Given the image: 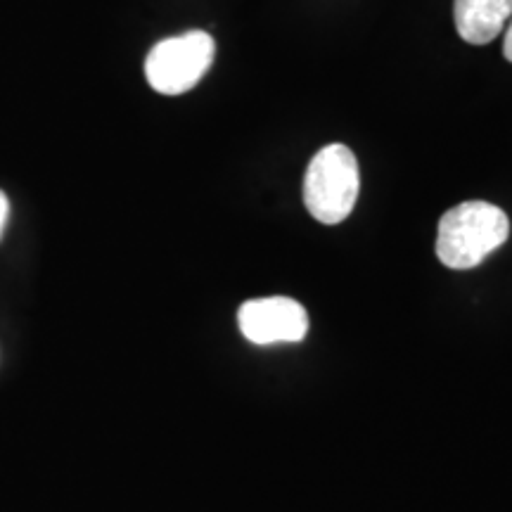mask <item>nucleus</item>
Listing matches in <instances>:
<instances>
[{
    "mask_svg": "<svg viewBox=\"0 0 512 512\" xmlns=\"http://www.w3.org/2000/svg\"><path fill=\"white\" fill-rule=\"evenodd\" d=\"M216 43L207 31H188L159 41L145 60V79L162 95H183L214 64Z\"/></svg>",
    "mask_w": 512,
    "mask_h": 512,
    "instance_id": "7ed1b4c3",
    "label": "nucleus"
},
{
    "mask_svg": "<svg viewBox=\"0 0 512 512\" xmlns=\"http://www.w3.org/2000/svg\"><path fill=\"white\" fill-rule=\"evenodd\" d=\"M8 216H10V200H8V195H5V192L0 190V240H3L5 223H8Z\"/></svg>",
    "mask_w": 512,
    "mask_h": 512,
    "instance_id": "423d86ee",
    "label": "nucleus"
},
{
    "mask_svg": "<svg viewBox=\"0 0 512 512\" xmlns=\"http://www.w3.org/2000/svg\"><path fill=\"white\" fill-rule=\"evenodd\" d=\"M238 323L249 342L268 347V344L302 342L309 332V313L290 297L249 299L240 306Z\"/></svg>",
    "mask_w": 512,
    "mask_h": 512,
    "instance_id": "20e7f679",
    "label": "nucleus"
},
{
    "mask_svg": "<svg viewBox=\"0 0 512 512\" xmlns=\"http://www.w3.org/2000/svg\"><path fill=\"white\" fill-rule=\"evenodd\" d=\"M361 174L354 152L347 145H328L311 159L304 176V204L313 219L337 226L356 207Z\"/></svg>",
    "mask_w": 512,
    "mask_h": 512,
    "instance_id": "f03ea898",
    "label": "nucleus"
},
{
    "mask_svg": "<svg viewBox=\"0 0 512 512\" xmlns=\"http://www.w3.org/2000/svg\"><path fill=\"white\" fill-rule=\"evenodd\" d=\"M510 221L489 202H463L439 219L437 256L451 271L475 268L508 240Z\"/></svg>",
    "mask_w": 512,
    "mask_h": 512,
    "instance_id": "f257e3e1",
    "label": "nucleus"
},
{
    "mask_svg": "<svg viewBox=\"0 0 512 512\" xmlns=\"http://www.w3.org/2000/svg\"><path fill=\"white\" fill-rule=\"evenodd\" d=\"M456 29L463 41L486 46L501 36L512 17V0H456L453 5Z\"/></svg>",
    "mask_w": 512,
    "mask_h": 512,
    "instance_id": "39448f33",
    "label": "nucleus"
},
{
    "mask_svg": "<svg viewBox=\"0 0 512 512\" xmlns=\"http://www.w3.org/2000/svg\"><path fill=\"white\" fill-rule=\"evenodd\" d=\"M503 55L505 60L512 62V17H510V27L505 31V41H503Z\"/></svg>",
    "mask_w": 512,
    "mask_h": 512,
    "instance_id": "0eeeda50",
    "label": "nucleus"
}]
</instances>
